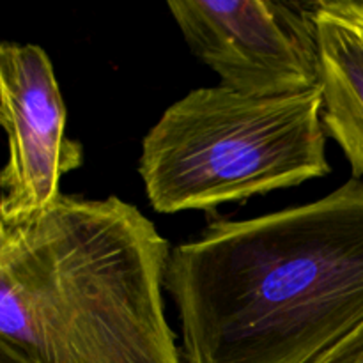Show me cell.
Instances as JSON below:
<instances>
[{
	"instance_id": "1",
	"label": "cell",
	"mask_w": 363,
	"mask_h": 363,
	"mask_svg": "<svg viewBox=\"0 0 363 363\" xmlns=\"http://www.w3.org/2000/svg\"><path fill=\"white\" fill-rule=\"evenodd\" d=\"M165 289L186 363H315L363 323V181L209 223L172 248Z\"/></svg>"
},
{
	"instance_id": "2",
	"label": "cell",
	"mask_w": 363,
	"mask_h": 363,
	"mask_svg": "<svg viewBox=\"0 0 363 363\" xmlns=\"http://www.w3.org/2000/svg\"><path fill=\"white\" fill-rule=\"evenodd\" d=\"M172 250L112 195L0 223V350L21 363H183L165 318Z\"/></svg>"
},
{
	"instance_id": "3",
	"label": "cell",
	"mask_w": 363,
	"mask_h": 363,
	"mask_svg": "<svg viewBox=\"0 0 363 363\" xmlns=\"http://www.w3.org/2000/svg\"><path fill=\"white\" fill-rule=\"evenodd\" d=\"M323 92L248 96L195 89L142 140L138 172L155 211H209L330 174Z\"/></svg>"
},
{
	"instance_id": "4",
	"label": "cell",
	"mask_w": 363,
	"mask_h": 363,
	"mask_svg": "<svg viewBox=\"0 0 363 363\" xmlns=\"http://www.w3.org/2000/svg\"><path fill=\"white\" fill-rule=\"evenodd\" d=\"M167 7L222 87L262 98L321 89L315 2L174 0Z\"/></svg>"
},
{
	"instance_id": "5",
	"label": "cell",
	"mask_w": 363,
	"mask_h": 363,
	"mask_svg": "<svg viewBox=\"0 0 363 363\" xmlns=\"http://www.w3.org/2000/svg\"><path fill=\"white\" fill-rule=\"evenodd\" d=\"M0 121L7 135L0 223H18L55 204L60 177L84 163V147L66 137V106L41 46L0 45Z\"/></svg>"
},
{
	"instance_id": "6",
	"label": "cell",
	"mask_w": 363,
	"mask_h": 363,
	"mask_svg": "<svg viewBox=\"0 0 363 363\" xmlns=\"http://www.w3.org/2000/svg\"><path fill=\"white\" fill-rule=\"evenodd\" d=\"M323 124L363 181V0L315 2Z\"/></svg>"
},
{
	"instance_id": "7",
	"label": "cell",
	"mask_w": 363,
	"mask_h": 363,
	"mask_svg": "<svg viewBox=\"0 0 363 363\" xmlns=\"http://www.w3.org/2000/svg\"><path fill=\"white\" fill-rule=\"evenodd\" d=\"M315 363H363V323Z\"/></svg>"
},
{
	"instance_id": "8",
	"label": "cell",
	"mask_w": 363,
	"mask_h": 363,
	"mask_svg": "<svg viewBox=\"0 0 363 363\" xmlns=\"http://www.w3.org/2000/svg\"><path fill=\"white\" fill-rule=\"evenodd\" d=\"M0 363H21L18 358L11 357L9 353H6V351L0 350Z\"/></svg>"
}]
</instances>
